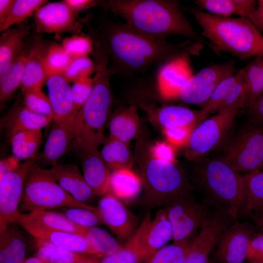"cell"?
Here are the masks:
<instances>
[{
	"label": "cell",
	"mask_w": 263,
	"mask_h": 263,
	"mask_svg": "<svg viewBox=\"0 0 263 263\" xmlns=\"http://www.w3.org/2000/svg\"><path fill=\"white\" fill-rule=\"evenodd\" d=\"M92 27L108 57L110 74L128 77L189 56H198L204 42L188 40L174 44L141 32L127 23L101 16Z\"/></svg>",
	"instance_id": "cell-1"
},
{
	"label": "cell",
	"mask_w": 263,
	"mask_h": 263,
	"mask_svg": "<svg viewBox=\"0 0 263 263\" xmlns=\"http://www.w3.org/2000/svg\"><path fill=\"white\" fill-rule=\"evenodd\" d=\"M96 6L120 17L128 25L145 34L163 39L178 35L204 42L177 0H97Z\"/></svg>",
	"instance_id": "cell-2"
},
{
	"label": "cell",
	"mask_w": 263,
	"mask_h": 263,
	"mask_svg": "<svg viewBox=\"0 0 263 263\" xmlns=\"http://www.w3.org/2000/svg\"><path fill=\"white\" fill-rule=\"evenodd\" d=\"M96 65L91 94L78 112L75 122V147L90 143L97 147L104 142L105 125L110 115L113 96L110 84L109 60L100 42L94 41L92 52Z\"/></svg>",
	"instance_id": "cell-3"
},
{
	"label": "cell",
	"mask_w": 263,
	"mask_h": 263,
	"mask_svg": "<svg viewBox=\"0 0 263 263\" xmlns=\"http://www.w3.org/2000/svg\"><path fill=\"white\" fill-rule=\"evenodd\" d=\"M203 29L202 36L219 51L246 59L263 53V36L247 18L225 17L189 7Z\"/></svg>",
	"instance_id": "cell-4"
},
{
	"label": "cell",
	"mask_w": 263,
	"mask_h": 263,
	"mask_svg": "<svg viewBox=\"0 0 263 263\" xmlns=\"http://www.w3.org/2000/svg\"><path fill=\"white\" fill-rule=\"evenodd\" d=\"M194 175L206 201L236 219L246 213L244 176L218 158L196 161Z\"/></svg>",
	"instance_id": "cell-5"
},
{
	"label": "cell",
	"mask_w": 263,
	"mask_h": 263,
	"mask_svg": "<svg viewBox=\"0 0 263 263\" xmlns=\"http://www.w3.org/2000/svg\"><path fill=\"white\" fill-rule=\"evenodd\" d=\"M134 159L140 169L144 188L143 202L147 206L155 207L164 205L191 190L183 169L175 162L154 157L142 139L136 142Z\"/></svg>",
	"instance_id": "cell-6"
},
{
	"label": "cell",
	"mask_w": 263,
	"mask_h": 263,
	"mask_svg": "<svg viewBox=\"0 0 263 263\" xmlns=\"http://www.w3.org/2000/svg\"><path fill=\"white\" fill-rule=\"evenodd\" d=\"M58 207L97 208L75 199L63 189L49 171L36 162L26 177L19 211L47 210Z\"/></svg>",
	"instance_id": "cell-7"
},
{
	"label": "cell",
	"mask_w": 263,
	"mask_h": 263,
	"mask_svg": "<svg viewBox=\"0 0 263 263\" xmlns=\"http://www.w3.org/2000/svg\"><path fill=\"white\" fill-rule=\"evenodd\" d=\"M219 149L218 158L235 171L249 174L260 170L263 164V125L248 121L235 132H229Z\"/></svg>",
	"instance_id": "cell-8"
},
{
	"label": "cell",
	"mask_w": 263,
	"mask_h": 263,
	"mask_svg": "<svg viewBox=\"0 0 263 263\" xmlns=\"http://www.w3.org/2000/svg\"><path fill=\"white\" fill-rule=\"evenodd\" d=\"M240 109L239 104L228 107L195 127L187 144L188 158L197 161L211 150L219 149L230 132Z\"/></svg>",
	"instance_id": "cell-9"
},
{
	"label": "cell",
	"mask_w": 263,
	"mask_h": 263,
	"mask_svg": "<svg viewBox=\"0 0 263 263\" xmlns=\"http://www.w3.org/2000/svg\"><path fill=\"white\" fill-rule=\"evenodd\" d=\"M163 208L170 223L173 243L184 244L193 240L208 212L192 195L186 191L165 204Z\"/></svg>",
	"instance_id": "cell-10"
},
{
	"label": "cell",
	"mask_w": 263,
	"mask_h": 263,
	"mask_svg": "<svg viewBox=\"0 0 263 263\" xmlns=\"http://www.w3.org/2000/svg\"><path fill=\"white\" fill-rule=\"evenodd\" d=\"M37 160V156L27 159L0 178V234L8 225L16 223L25 180Z\"/></svg>",
	"instance_id": "cell-11"
},
{
	"label": "cell",
	"mask_w": 263,
	"mask_h": 263,
	"mask_svg": "<svg viewBox=\"0 0 263 263\" xmlns=\"http://www.w3.org/2000/svg\"><path fill=\"white\" fill-rule=\"evenodd\" d=\"M235 72L232 59L204 68L191 76L177 99L188 104L202 105L208 100L218 85Z\"/></svg>",
	"instance_id": "cell-12"
},
{
	"label": "cell",
	"mask_w": 263,
	"mask_h": 263,
	"mask_svg": "<svg viewBox=\"0 0 263 263\" xmlns=\"http://www.w3.org/2000/svg\"><path fill=\"white\" fill-rule=\"evenodd\" d=\"M77 16L78 14L61 1L42 6L34 13V20L38 33H78L82 24L77 20Z\"/></svg>",
	"instance_id": "cell-13"
},
{
	"label": "cell",
	"mask_w": 263,
	"mask_h": 263,
	"mask_svg": "<svg viewBox=\"0 0 263 263\" xmlns=\"http://www.w3.org/2000/svg\"><path fill=\"white\" fill-rule=\"evenodd\" d=\"M254 230L247 223L236 222L228 226L219 237L214 252L215 259L220 263H244Z\"/></svg>",
	"instance_id": "cell-14"
},
{
	"label": "cell",
	"mask_w": 263,
	"mask_h": 263,
	"mask_svg": "<svg viewBox=\"0 0 263 263\" xmlns=\"http://www.w3.org/2000/svg\"><path fill=\"white\" fill-rule=\"evenodd\" d=\"M190 58L191 56H183L166 63L157 69V89L162 99H177L181 90L193 75Z\"/></svg>",
	"instance_id": "cell-15"
},
{
	"label": "cell",
	"mask_w": 263,
	"mask_h": 263,
	"mask_svg": "<svg viewBox=\"0 0 263 263\" xmlns=\"http://www.w3.org/2000/svg\"><path fill=\"white\" fill-rule=\"evenodd\" d=\"M141 225L142 230L137 249L144 261L172 239L173 233L170 223L163 208L157 211L153 219L149 215L147 216Z\"/></svg>",
	"instance_id": "cell-16"
},
{
	"label": "cell",
	"mask_w": 263,
	"mask_h": 263,
	"mask_svg": "<svg viewBox=\"0 0 263 263\" xmlns=\"http://www.w3.org/2000/svg\"><path fill=\"white\" fill-rule=\"evenodd\" d=\"M46 85L53 113V122L74 128L78 110L72 94L71 87L60 75L49 77Z\"/></svg>",
	"instance_id": "cell-17"
},
{
	"label": "cell",
	"mask_w": 263,
	"mask_h": 263,
	"mask_svg": "<svg viewBox=\"0 0 263 263\" xmlns=\"http://www.w3.org/2000/svg\"><path fill=\"white\" fill-rule=\"evenodd\" d=\"M227 221L217 214H210L205 219L200 232L193 240L184 263H207L211 252L216 246Z\"/></svg>",
	"instance_id": "cell-18"
},
{
	"label": "cell",
	"mask_w": 263,
	"mask_h": 263,
	"mask_svg": "<svg viewBox=\"0 0 263 263\" xmlns=\"http://www.w3.org/2000/svg\"><path fill=\"white\" fill-rule=\"evenodd\" d=\"M76 148L85 181L94 194H106L110 188L111 173L100 152L90 143L82 144Z\"/></svg>",
	"instance_id": "cell-19"
},
{
	"label": "cell",
	"mask_w": 263,
	"mask_h": 263,
	"mask_svg": "<svg viewBox=\"0 0 263 263\" xmlns=\"http://www.w3.org/2000/svg\"><path fill=\"white\" fill-rule=\"evenodd\" d=\"M103 223L119 238L126 239L134 232L137 218L118 198L108 192L99 201L97 207Z\"/></svg>",
	"instance_id": "cell-20"
},
{
	"label": "cell",
	"mask_w": 263,
	"mask_h": 263,
	"mask_svg": "<svg viewBox=\"0 0 263 263\" xmlns=\"http://www.w3.org/2000/svg\"><path fill=\"white\" fill-rule=\"evenodd\" d=\"M245 90L244 68L222 80L201 109L203 118L228 107L239 104L241 109Z\"/></svg>",
	"instance_id": "cell-21"
},
{
	"label": "cell",
	"mask_w": 263,
	"mask_h": 263,
	"mask_svg": "<svg viewBox=\"0 0 263 263\" xmlns=\"http://www.w3.org/2000/svg\"><path fill=\"white\" fill-rule=\"evenodd\" d=\"M15 223L19 224L35 239L77 253L98 257L89 248L82 236L47 228L19 217Z\"/></svg>",
	"instance_id": "cell-22"
},
{
	"label": "cell",
	"mask_w": 263,
	"mask_h": 263,
	"mask_svg": "<svg viewBox=\"0 0 263 263\" xmlns=\"http://www.w3.org/2000/svg\"><path fill=\"white\" fill-rule=\"evenodd\" d=\"M150 118L164 129L179 127L194 128L204 120L201 110L195 111L188 108L169 105L155 107L142 104Z\"/></svg>",
	"instance_id": "cell-23"
},
{
	"label": "cell",
	"mask_w": 263,
	"mask_h": 263,
	"mask_svg": "<svg viewBox=\"0 0 263 263\" xmlns=\"http://www.w3.org/2000/svg\"><path fill=\"white\" fill-rule=\"evenodd\" d=\"M48 45L38 37L31 44L20 85L22 93L33 90H41L47 77L44 66V56Z\"/></svg>",
	"instance_id": "cell-24"
},
{
	"label": "cell",
	"mask_w": 263,
	"mask_h": 263,
	"mask_svg": "<svg viewBox=\"0 0 263 263\" xmlns=\"http://www.w3.org/2000/svg\"><path fill=\"white\" fill-rule=\"evenodd\" d=\"M48 170L62 188L78 201L85 203L94 195L75 165H56Z\"/></svg>",
	"instance_id": "cell-25"
},
{
	"label": "cell",
	"mask_w": 263,
	"mask_h": 263,
	"mask_svg": "<svg viewBox=\"0 0 263 263\" xmlns=\"http://www.w3.org/2000/svg\"><path fill=\"white\" fill-rule=\"evenodd\" d=\"M52 121L53 116L38 114L28 110L19 102L5 115L1 124L10 140L17 133L28 130L46 127Z\"/></svg>",
	"instance_id": "cell-26"
},
{
	"label": "cell",
	"mask_w": 263,
	"mask_h": 263,
	"mask_svg": "<svg viewBox=\"0 0 263 263\" xmlns=\"http://www.w3.org/2000/svg\"><path fill=\"white\" fill-rule=\"evenodd\" d=\"M109 128L110 137L128 145L140 135V123L136 106L118 109L111 117Z\"/></svg>",
	"instance_id": "cell-27"
},
{
	"label": "cell",
	"mask_w": 263,
	"mask_h": 263,
	"mask_svg": "<svg viewBox=\"0 0 263 263\" xmlns=\"http://www.w3.org/2000/svg\"><path fill=\"white\" fill-rule=\"evenodd\" d=\"M75 129L53 122L40 159L46 164L54 166L75 141Z\"/></svg>",
	"instance_id": "cell-28"
},
{
	"label": "cell",
	"mask_w": 263,
	"mask_h": 263,
	"mask_svg": "<svg viewBox=\"0 0 263 263\" xmlns=\"http://www.w3.org/2000/svg\"><path fill=\"white\" fill-rule=\"evenodd\" d=\"M31 46V44L28 46L24 43L19 53L0 71L1 103L9 99L20 86Z\"/></svg>",
	"instance_id": "cell-29"
},
{
	"label": "cell",
	"mask_w": 263,
	"mask_h": 263,
	"mask_svg": "<svg viewBox=\"0 0 263 263\" xmlns=\"http://www.w3.org/2000/svg\"><path fill=\"white\" fill-rule=\"evenodd\" d=\"M18 217L47 228L83 237L87 228L75 224L63 213L47 210L32 211L28 214L20 212Z\"/></svg>",
	"instance_id": "cell-30"
},
{
	"label": "cell",
	"mask_w": 263,
	"mask_h": 263,
	"mask_svg": "<svg viewBox=\"0 0 263 263\" xmlns=\"http://www.w3.org/2000/svg\"><path fill=\"white\" fill-rule=\"evenodd\" d=\"M26 245L18 227L10 224L0 234V263H23Z\"/></svg>",
	"instance_id": "cell-31"
},
{
	"label": "cell",
	"mask_w": 263,
	"mask_h": 263,
	"mask_svg": "<svg viewBox=\"0 0 263 263\" xmlns=\"http://www.w3.org/2000/svg\"><path fill=\"white\" fill-rule=\"evenodd\" d=\"M197 8L216 16L228 17L238 15L249 19L255 9L256 0H197L195 1Z\"/></svg>",
	"instance_id": "cell-32"
},
{
	"label": "cell",
	"mask_w": 263,
	"mask_h": 263,
	"mask_svg": "<svg viewBox=\"0 0 263 263\" xmlns=\"http://www.w3.org/2000/svg\"><path fill=\"white\" fill-rule=\"evenodd\" d=\"M30 30L29 25L23 24L2 33L0 37V71L21 51Z\"/></svg>",
	"instance_id": "cell-33"
},
{
	"label": "cell",
	"mask_w": 263,
	"mask_h": 263,
	"mask_svg": "<svg viewBox=\"0 0 263 263\" xmlns=\"http://www.w3.org/2000/svg\"><path fill=\"white\" fill-rule=\"evenodd\" d=\"M104 143L100 153L110 170L131 169L135 159L128 144L110 136Z\"/></svg>",
	"instance_id": "cell-34"
},
{
	"label": "cell",
	"mask_w": 263,
	"mask_h": 263,
	"mask_svg": "<svg viewBox=\"0 0 263 263\" xmlns=\"http://www.w3.org/2000/svg\"><path fill=\"white\" fill-rule=\"evenodd\" d=\"M141 186L140 178L131 169H122L111 173L108 192L117 198L131 199L138 195Z\"/></svg>",
	"instance_id": "cell-35"
},
{
	"label": "cell",
	"mask_w": 263,
	"mask_h": 263,
	"mask_svg": "<svg viewBox=\"0 0 263 263\" xmlns=\"http://www.w3.org/2000/svg\"><path fill=\"white\" fill-rule=\"evenodd\" d=\"M245 90L241 102L244 110L263 93V53L244 68Z\"/></svg>",
	"instance_id": "cell-36"
},
{
	"label": "cell",
	"mask_w": 263,
	"mask_h": 263,
	"mask_svg": "<svg viewBox=\"0 0 263 263\" xmlns=\"http://www.w3.org/2000/svg\"><path fill=\"white\" fill-rule=\"evenodd\" d=\"M42 136L40 129L25 130L17 133L10 140L13 156L19 160L37 156Z\"/></svg>",
	"instance_id": "cell-37"
},
{
	"label": "cell",
	"mask_w": 263,
	"mask_h": 263,
	"mask_svg": "<svg viewBox=\"0 0 263 263\" xmlns=\"http://www.w3.org/2000/svg\"><path fill=\"white\" fill-rule=\"evenodd\" d=\"M35 245L36 256L48 263H74L92 256L72 251L37 239H35Z\"/></svg>",
	"instance_id": "cell-38"
},
{
	"label": "cell",
	"mask_w": 263,
	"mask_h": 263,
	"mask_svg": "<svg viewBox=\"0 0 263 263\" xmlns=\"http://www.w3.org/2000/svg\"><path fill=\"white\" fill-rule=\"evenodd\" d=\"M84 237L99 258L112 254L123 246L107 231L96 226L87 227Z\"/></svg>",
	"instance_id": "cell-39"
},
{
	"label": "cell",
	"mask_w": 263,
	"mask_h": 263,
	"mask_svg": "<svg viewBox=\"0 0 263 263\" xmlns=\"http://www.w3.org/2000/svg\"><path fill=\"white\" fill-rule=\"evenodd\" d=\"M246 213H253L256 217L263 215V171L244 176Z\"/></svg>",
	"instance_id": "cell-40"
},
{
	"label": "cell",
	"mask_w": 263,
	"mask_h": 263,
	"mask_svg": "<svg viewBox=\"0 0 263 263\" xmlns=\"http://www.w3.org/2000/svg\"><path fill=\"white\" fill-rule=\"evenodd\" d=\"M72 59L62 45L55 43L48 45L43 60L47 79L52 75H61L68 68Z\"/></svg>",
	"instance_id": "cell-41"
},
{
	"label": "cell",
	"mask_w": 263,
	"mask_h": 263,
	"mask_svg": "<svg viewBox=\"0 0 263 263\" xmlns=\"http://www.w3.org/2000/svg\"><path fill=\"white\" fill-rule=\"evenodd\" d=\"M46 0H15L12 8L0 32H5L13 25L21 22L47 3Z\"/></svg>",
	"instance_id": "cell-42"
},
{
	"label": "cell",
	"mask_w": 263,
	"mask_h": 263,
	"mask_svg": "<svg viewBox=\"0 0 263 263\" xmlns=\"http://www.w3.org/2000/svg\"><path fill=\"white\" fill-rule=\"evenodd\" d=\"M142 230L141 225L127 244L117 252L104 256L99 263H140L143 262L137 249V242Z\"/></svg>",
	"instance_id": "cell-43"
},
{
	"label": "cell",
	"mask_w": 263,
	"mask_h": 263,
	"mask_svg": "<svg viewBox=\"0 0 263 263\" xmlns=\"http://www.w3.org/2000/svg\"><path fill=\"white\" fill-rule=\"evenodd\" d=\"M193 240L184 244L164 246L152 254L145 263H184Z\"/></svg>",
	"instance_id": "cell-44"
},
{
	"label": "cell",
	"mask_w": 263,
	"mask_h": 263,
	"mask_svg": "<svg viewBox=\"0 0 263 263\" xmlns=\"http://www.w3.org/2000/svg\"><path fill=\"white\" fill-rule=\"evenodd\" d=\"M96 65L88 56L73 58L61 76L68 82H75L81 78L90 77L95 73Z\"/></svg>",
	"instance_id": "cell-45"
},
{
	"label": "cell",
	"mask_w": 263,
	"mask_h": 263,
	"mask_svg": "<svg viewBox=\"0 0 263 263\" xmlns=\"http://www.w3.org/2000/svg\"><path fill=\"white\" fill-rule=\"evenodd\" d=\"M62 213L75 224L85 227L96 226L103 223L98 210L65 207L62 209Z\"/></svg>",
	"instance_id": "cell-46"
},
{
	"label": "cell",
	"mask_w": 263,
	"mask_h": 263,
	"mask_svg": "<svg viewBox=\"0 0 263 263\" xmlns=\"http://www.w3.org/2000/svg\"><path fill=\"white\" fill-rule=\"evenodd\" d=\"M62 46L73 58L88 56L92 54L94 42L89 34L88 36L75 35L64 38Z\"/></svg>",
	"instance_id": "cell-47"
},
{
	"label": "cell",
	"mask_w": 263,
	"mask_h": 263,
	"mask_svg": "<svg viewBox=\"0 0 263 263\" xmlns=\"http://www.w3.org/2000/svg\"><path fill=\"white\" fill-rule=\"evenodd\" d=\"M23 104L36 113L53 116L51 103L48 96L41 90H33L24 94Z\"/></svg>",
	"instance_id": "cell-48"
},
{
	"label": "cell",
	"mask_w": 263,
	"mask_h": 263,
	"mask_svg": "<svg viewBox=\"0 0 263 263\" xmlns=\"http://www.w3.org/2000/svg\"><path fill=\"white\" fill-rule=\"evenodd\" d=\"M93 79L90 77L79 79L74 82L71 92L75 107L79 111L89 98L93 89Z\"/></svg>",
	"instance_id": "cell-49"
},
{
	"label": "cell",
	"mask_w": 263,
	"mask_h": 263,
	"mask_svg": "<svg viewBox=\"0 0 263 263\" xmlns=\"http://www.w3.org/2000/svg\"><path fill=\"white\" fill-rule=\"evenodd\" d=\"M246 259L249 263H263V233L251 236L247 247Z\"/></svg>",
	"instance_id": "cell-50"
},
{
	"label": "cell",
	"mask_w": 263,
	"mask_h": 263,
	"mask_svg": "<svg viewBox=\"0 0 263 263\" xmlns=\"http://www.w3.org/2000/svg\"><path fill=\"white\" fill-rule=\"evenodd\" d=\"M194 129L191 127L167 128L164 129V132L169 143L176 146H181L187 144Z\"/></svg>",
	"instance_id": "cell-51"
},
{
	"label": "cell",
	"mask_w": 263,
	"mask_h": 263,
	"mask_svg": "<svg viewBox=\"0 0 263 263\" xmlns=\"http://www.w3.org/2000/svg\"><path fill=\"white\" fill-rule=\"evenodd\" d=\"M243 110L246 113L249 122L263 125V93Z\"/></svg>",
	"instance_id": "cell-52"
},
{
	"label": "cell",
	"mask_w": 263,
	"mask_h": 263,
	"mask_svg": "<svg viewBox=\"0 0 263 263\" xmlns=\"http://www.w3.org/2000/svg\"><path fill=\"white\" fill-rule=\"evenodd\" d=\"M152 155L155 158L169 162H175L174 153L172 147L164 142H157L150 148Z\"/></svg>",
	"instance_id": "cell-53"
},
{
	"label": "cell",
	"mask_w": 263,
	"mask_h": 263,
	"mask_svg": "<svg viewBox=\"0 0 263 263\" xmlns=\"http://www.w3.org/2000/svg\"><path fill=\"white\" fill-rule=\"evenodd\" d=\"M249 19L258 31L263 33V0H257L255 9L251 13Z\"/></svg>",
	"instance_id": "cell-54"
},
{
	"label": "cell",
	"mask_w": 263,
	"mask_h": 263,
	"mask_svg": "<svg viewBox=\"0 0 263 263\" xmlns=\"http://www.w3.org/2000/svg\"><path fill=\"white\" fill-rule=\"evenodd\" d=\"M73 11L78 14L82 10L89 9L96 6L97 0H64L62 1Z\"/></svg>",
	"instance_id": "cell-55"
},
{
	"label": "cell",
	"mask_w": 263,
	"mask_h": 263,
	"mask_svg": "<svg viewBox=\"0 0 263 263\" xmlns=\"http://www.w3.org/2000/svg\"><path fill=\"white\" fill-rule=\"evenodd\" d=\"M19 160L13 155L1 160L0 162V178L17 168L19 165Z\"/></svg>",
	"instance_id": "cell-56"
},
{
	"label": "cell",
	"mask_w": 263,
	"mask_h": 263,
	"mask_svg": "<svg viewBox=\"0 0 263 263\" xmlns=\"http://www.w3.org/2000/svg\"><path fill=\"white\" fill-rule=\"evenodd\" d=\"M15 0H0V26L2 25L12 8Z\"/></svg>",
	"instance_id": "cell-57"
},
{
	"label": "cell",
	"mask_w": 263,
	"mask_h": 263,
	"mask_svg": "<svg viewBox=\"0 0 263 263\" xmlns=\"http://www.w3.org/2000/svg\"><path fill=\"white\" fill-rule=\"evenodd\" d=\"M98 257L91 256L87 259L75 262L74 263H99Z\"/></svg>",
	"instance_id": "cell-58"
},
{
	"label": "cell",
	"mask_w": 263,
	"mask_h": 263,
	"mask_svg": "<svg viewBox=\"0 0 263 263\" xmlns=\"http://www.w3.org/2000/svg\"><path fill=\"white\" fill-rule=\"evenodd\" d=\"M23 263H48L39 258L36 256L29 258L24 261Z\"/></svg>",
	"instance_id": "cell-59"
},
{
	"label": "cell",
	"mask_w": 263,
	"mask_h": 263,
	"mask_svg": "<svg viewBox=\"0 0 263 263\" xmlns=\"http://www.w3.org/2000/svg\"><path fill=\"white\" fill-rule=\"evenodd\" d=\"M258 225L260 227L263 231V215L256 217Z\"/></svg>",
	"instance_id": "cell-60"
},
{
	"label": "cell",
	"mask_w": 263,
	"mask_h": 263,
	"mask_svg": "<svg viewBox=\"0 0 263 263\" xmlns=\"http://www.w3.org/2000/svg\"><path fill=\"white\" fill-rule=\"evenodd\" d=\"M207 263H216L215 262H213V261H210L208 260Z\"/></svg>",
	"instance_id": "cell-61"
},
{
	"label": "cell",
	"mask_w": 263,
	"mask_h": 263,
	"mask_svg": "<svg viewBox=\"0 0 263 263\" xmlns=\"http://www.w3.org/2000/svg\"><path fill=\"white\" fill-rule=\"evenodd\" d=\"M260 170L263 171V166H262V167L261 169Z\"/></svg>",
	"instance_id": "cell-62"
},
{
	"label": "cell",
	"mask_w": 263,
	"mask_h": 263,
	"mask_svg": "<svg viewBox=\"0 0 263 263\" xmlns=\"http://www.w3.org/2000/svg\"><path fill=\"white\" fill-rule=\"evenodd\" d=\"M248 263V262H247V263Z\"/></svg>",
	"instance_id": "cell-63"
}]
</instances>
